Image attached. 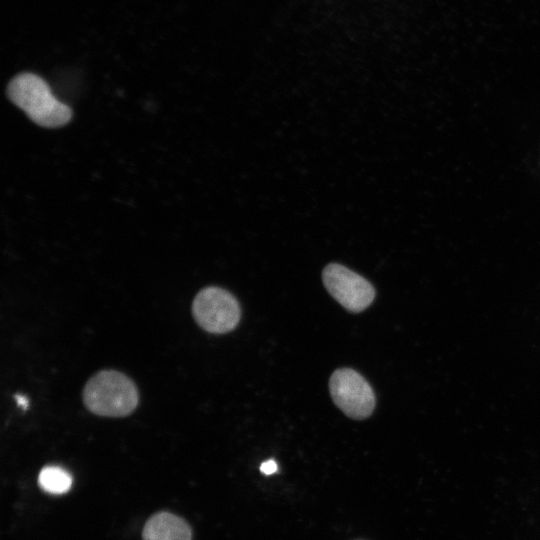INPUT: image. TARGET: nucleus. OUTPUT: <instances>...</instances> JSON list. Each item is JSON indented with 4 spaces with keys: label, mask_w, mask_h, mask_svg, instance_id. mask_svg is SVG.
I'll use <instances>...</instances> for the list:
<instances>
[{
    "label": "nucleus",
    "mask_w": 540,
    "mask_h": 540,
    "mask_svg": "<svg viewBox=\"0 0 540 540\" xmlns=\"http://www.w3.org/2000/svg\"><path fill=\"white\" fill-rule=\"evenodd\" d=\"M7 95L33 122L42 127L57 128L71 119L70 108L60 102L48 84L36 74L26 72L15 76L8 85Z\"/></svg>",
    "instance_id": "1"
},
{
    "label": "nucleus",
    "mask_w": 540,
    "mask_h": 540,
    "mask_svg": "<svg viewBox=\"0 0 540 540\" xmlns=\"http://www.w3.org/2000/svg\"><path fill=\"white\" fill-rule=\"evenodd\" d=\"M143 540H192L189 524L166 511L152 515L143 528Z\"/></svg>",
    "instance_id": "6"
},
{
    "label": "nucleus",
    "mask_w": 540,
    "mask_h": 540,
    "mask_svg": "<svg viewBox=\"0 0 540 540\" xmlns=\"http://www.w3.org/2000/svg\"><path fill=\"white\" fill-rule=\"evenodd\" d=\"M72 482L71 474L59 466H45L38 476L40 488L55 495L67 493L72 486Z\"/></svg>",
    "instance_id": "7"
},
{
    "label": "nucleus",
    "mask_w": 540,
    "mask_h": 540,
    "mask_svg": "<svg viewBox=\"0 0 540 540\" xmlns=\"http://www.w3.org/2000/svg\"><path fill=\"white\" fill-rule=\"evenodd\" d=\"M17 401H18V404L23 406V407H26L27 406V400L23 397H17Z\"/></svg>",
    "instance_id": "9"
},
{
    "label": "nucleus",
    "mask_w": 540,
    "mask_h": 540,
    "mask_svg": "<svg viewBox=\"0 0 540 540\" xmlns=\"http://www.w3.org/2000/svg\"><path fill=\"white\" fill-rule=\"evenodd\" d=\"M192 314L203 330L223 334L235 329L240 321L241 310L237 299L230 292L209 286L195 296Z\"/></svg>",
    "instance_id": "3"
},
{
    "label": "nucleus",
    "mask_w": 540,
    "mask_h": 540,
    "mask_svg": "<svg viewBox=\"0 0 540 540\" xmlns=\"http://www.w3.org/2000/svg\"><path fill=\"white\" fill-rule=\"evenodd\" d=\"M277 468V463L273 459H270L261 464L260 471L265 475H271L277 471Z\"/></svg>",
    "instance_id": "8"
},
{
    "label": "nucleus",
    "mask_w": 540,
    "mask_h": 540,
    "mask_svg": "<svg viewBox=\"0 0 540 540\" xmlns=\"http://www.w3.org/2000/svg\"><path fill=\"white\" fill-rule=\"evenodd\" d=\"M139 393L134 382L124 373L102 370L94 374L83 389L85 407L105 417H125L138 405Z\"/></svg>",
    "instance_id": "2"
},
{
    "label": "nucleus",
    "mask_w": 540,
    "mask_h": 540,
    "mask_svg": "<svg viewBox=\"0 0 540 540\" xmlns=\"http://www.w3.org/2000/svg\"><path fill=\"white\" fill-rule=\"evenodd\" d=\"M329 390L334 404L348 417L362 420L375 408V394L365 378L350 368L333 372Z\"/></svg>",
    "instance_id": "4"
},
{
    "label": "nucleus",
    "mask_w": 540,
    "mask_h": 540,
    "mask_svg": "<svg viewBox=\"0 0 540 540\" xmlns=\"http://www.w3.org/2000/svg\"><path fill=\"white\" fill-rule=\"evenodd\" d=\"M322 280L329 294L350 312L365 310L375 298L372 284L341 264H328L323 269Z\"/></svg>",
    "instance_id": "5"
}]
</instances>
